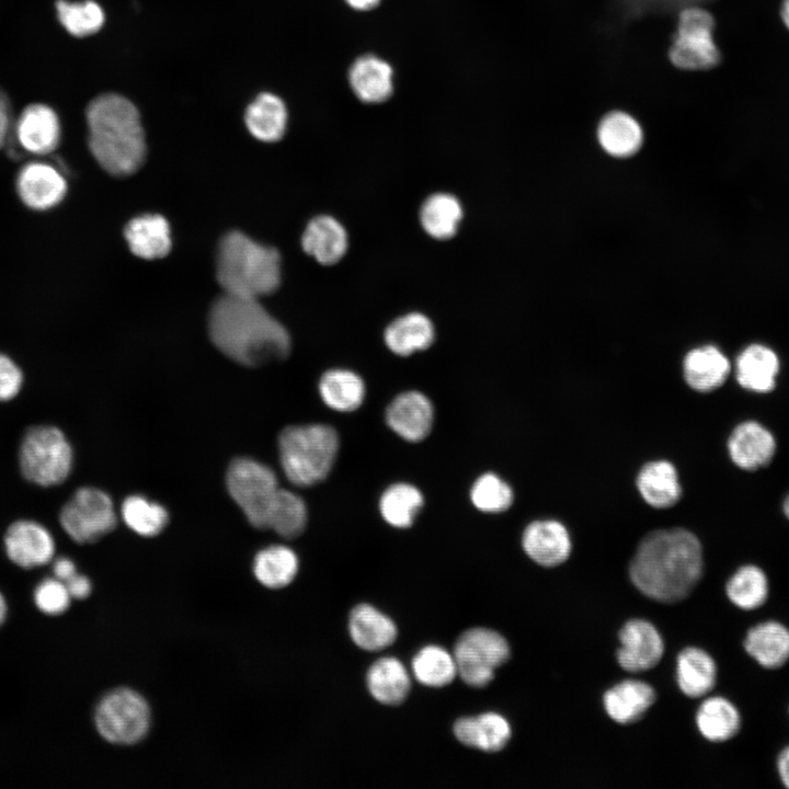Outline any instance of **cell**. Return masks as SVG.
<instances>
[{
    "mask_svg": "<svg viewBox=\"0 0 789 789\" xmlns=\"http://www.w3.org/2000/svg\"><path fill=\"white\" fill-rule=\"evenodd\" d=\"M704 569L699 539L684 528L649 533L630 562L633 585L661 603L685 599L699 583Z\"/></svg>",
    "mask_w": 789,
    "mask_h": 789,
    "instance_id": "obj_1",
    "label": "cell"
},
{
    "mask_svg": "<svg viewBox=\"0 0 789 789\" xmlns=\"http://www.w3.org/2000/svg\"><path fill=\"white\" fill-rule=\"evenodd\" d=\"M209 336L216 347L247 366L282 361L290 353V336L256 298L224 294L211 306Z\"/></svg>",
    "mask_w": 789,
    "mask_h": 789,
    "instance_id": "obj_2",
    "label": "cell"
},
{
    "mask_svg": "<svg viewBox=\"0 0 789 789\" xmlns=\"http://www.w3.org/2000/svg\"><path fill=\"white\" fill-rule=\"evenodd\" d=\"M89 147L99 164L111 175L135 173L146 158V139L136 106L125 96L105 93L87 108Z\"/></svg>",
    "mask_w": 789,
    "mask_h": 789,
    "instance_id": "obj_3",
    "label": "cell"
},
{
    "mask_svg": "<svg viewBox=\"0 0 789 789\" xmlns=\"http://www.w3.org/2000/svg\"><path fill=\"white\" fill-rule=\"evenodd\" d=\"M216 276L226 294L259 299L281 286V253L242 232L231 231L219 242Z\"/></svg>",
    "mask_w": 789,
    "mask_h": 789,
    "instance_id": "obj_4",
    "label": "cell"
},
{
    "mask_svg": "<svg viewBox=\"0 0 789 789\" xmlns=\"http://www.w3.org/2000/svg\"><path fill=\"white\" fill-rule=\"evenodd\" d=\"M279 459L287 479L298 487L327 478L339 450L335 430L324 424L293 425L278 439Z\"/></svg>",
    "mask_w": 789,
    "mask_h": 789,
    "instance_id": "obj_5",
    "label": "cell"
},
{
    "mask_svg": "<svg viewBox=\"0 0 789 789\" xmlns=\"http://www.w3.org/2000/svg\"><path fill=\"white\" fill-rule=\"evenodd\" d=\"M94 724L106 742L128 746L142 741L151 727L147 700L130 688H116L105 694L94 710Z\"/></svg>",
    "mask_w": 789,
    "mask_h": 789,
    "instance_id": "obj_6",
    "label": "cell"
},
{
    "mask_svg": "<svg viewBox=\"0 0 789 789\" xmlns=\"http://www.w3.org/2000/svg\"><path fill=\"white\" fill-rule=\"evenodd\" d=\"M22 474L28 481L52 487L69 476L72 450L61 431L54 426L31 427L24 435L19 453Z\"/></svg>",
    "mask_w": 789,
    "mask_h": 789,
    "instance_id": "obj_7",
    "label": "cell"
},
{
    "mask_svg": "<svg viewBox=\"0 0 789 789\" xmlns=\"http://www.w3.org/2000/svg\"><path fill=\"white\" fill-rule=\"evenodd\" d=\"M227 488L249 523L267 529L281 488L274 471L249 458L235 459L227 471Z\"/></svg>",
    "mask_w": 789,
    "mask_h": 789,
    "instance_id": "obj_8",
    "label": "cell"
},
{
    "mask_svg": "<svg viewBox=\"0 0 789 789\" xmlns=\"http://www.w3.org/2000/svg\"><path fill=\"white\" fill-rule=\"evenodd\" d=\"M714 19L699 7L679 12L675 35L668 49L672 64L683 70H708L716 67L720 50L713 39Z\"/></svg>",
    "mask_w": 789,
    "mask_h": 789,
    "instance_id": "obj_9",
    "label": "cell"
},
{
    "mask_svg": "<svg viewBox=\"0 0 789 789\" xmlns=\"http://www.w3.org/2000/svg\"><path fill=\"white\" fill-rule=\"evenodd\" d=\"M453 655L462 682L481 688L492 682L495 670L510 659V645L494 630L472 628L458 638Z\"/></svg>",
    "mask_w": 789,
    "mask_h": 789,
    "instance_id": "obj_10",
    "label": "cell"
},
{
    "mask_svg": "<svg viewBox=\"0 0 789 789\" xmlns=\"http://www.w3.org/2000/svg\"><path fill=\"white\" fill-rule=\"evenodd\" d=\"M60 524L77 544H91L110 531L117 517L111 498L95 488H81L64 505Z\"/></svg>",
    "mask_w": 789,
    "mask_h": 789,
    "instance_id": "obj_11",
    "label": "cell"
},
{
    "mask_svg": "<svg viewBox=\"0 0 789 789\" xmlns=\"http://www.w3.org/2000/svg\"><path fill=\"white\" fill-rule=\"evenodd\" d=\"M302 252L321 266L340 263L350 249V233L334 215L319 213L309 218L300 236Z\"/></svg>",
    "mask_w": 789,
    "mask_h": 789,
    "instance_id": "obj_12",
    "label": "cell"
},
{
    "mask_svg": "<svg viewBox=\"0 0 789 789\" xmlns=\"http://www.w3.org/2000/svg\"><path fill=\"white\" fill-rule=\"evenodd\" d=\"M617 661L630 673L653 668L662 659L664 642L658 629L648 620L631 619L619 631Z\"/></svg>",
    "mask_w": 789,
    "mask_h": 789,
    "instance_id": "obj_13",
    "label": "cell"
},
{
    "mask_svg": "<svg viewBox=\"0 0 789 789\" xmlns=\"http://www.w3.org/2000/svg\"><path fill=\"white\" fill-rule=\"evenodd\" d=\"M8 558L18 567L33 569L49 563L55 554V541L43 525L27 519L11 524L3 538Z\"/></svg>",
    "mask_w": 789,
    "mask_h": 789,
    "instance_id": "obj_14",
    "label": "cell"
},
{
    "mask_svg": "<svg viewBox=\"0 0 789 789\" xmlns=\"http://www.w3.org/2000/svg\"><path fill=\"white\" fill-rule=\"evenodd\" d=\"M16 191L22 203L28 208L47 210L64 199L67 193V182L52 164L33 161L20 170L16 178Z\"/></svg>",
    "mask_w": 789,
    "mask_h": 789,
    "instance_id": "obj_15",
    "label": "cell"
},
{
    "mask_svg": "<svg viewBox=\"0 0 789 789\" xmlns=\"http://www.w3.org/2000/svg\"><path fill=\"white\" fill-rule=\"evenodd\" d=\"M776 449L774 434L754 420L737 424L728 439L731 460L735 466L747 471L767 466L773 460Z\"/></svg>",
    "mask_w": 789,
    "mask_h": 789,
    "instance_id": "obj_16",
    "label": "cell"
},
{
    "mask_svg": "<svg viewBox=\"0 0 789 789\" xmlns=\"http://www.w3.org/2000/svg\"><path fill=\"white\" fill-rule=\"evenodd\" d=\"M465 215L461 199L449 191H434L427 194L418 209V220L422 231L438 242L449 241L458 235Z\"/></svg>",
    "mask_w": 789,
    "mask_h": 789,
    "instance_id": "obj_17",
    "label": "cell"
},
{
    "mask_svg": "<svg viewBox=\"0 0 789 789\" xmlns=\"http://www.w3.org/2000/svg\"><path fill=\"white\" fill-rule=\"evenodd\" d=\"M435 324L421 310H409L393 317L385 327L382 338L387 348L398 356H410L427 350L435 340Z\"/></svg>",
    "mask_w": 789,
    "mask_h": 789,
    "instance_id": "obj_18",
    "label": "cell"
},
{
    "mask_svg": "<svg viewBox=\"0 0 789 789\" xmlns=\"http://www.w3.org/2000/svg\"><path fill=\"white\" fill-rule=\"evenodd\" d=\"M433 415L431 401L419 391L400 393L386 411L389 427L409 442H420L428 435Z\"/></svg>",
    "mask_w": 789,
    "mask_h": 789,
    "instance_id": "obj_19",
    "label": "cell"
},
{
    "mask_svg": "<svg viewBox=\"0 0 789 789\" xmlns=\"http://www.w3.org/2000/svg\"><path fill=\"white\" fill-rule=\"evenodd\" d=\"M522 545L533 561L547 568L563 563L571 553L569 533L557 521L530 523L524 530Z\"/></svg>",
    "mask_w": 789,
    "mask_h": 789,
    "instance_id": "obj_20",
    "label": "cell"
},
{
    "mask_svg": "<svg viewBox=\"0 0 789 789\" xmlns=\"http://www.w3.org/2000/svg\"><path fill=\"white\" fill-rule=\"evenodd\" d=\"M16 138L21 147L33 155L53 152L60 140L57 114L45 104H31L18 121Z\"/></svg>",
    "mask_w": 789,
    "mask_h": 789,
    "instance_id": "obj_21",
    "label": "cell"
},
{
    "mask_svg": "<svg viewBox=\"0 0 789 789\" xmlns=\"http://www.w3.org/2000/svg\"><path fill=\"white\" fill-rule=\"evenodd\" d=\"M348 82L359 101L367 104L384 103L393 93V70L386 60L366 54L352 64Z\"/></svg>",
    "mask_w": 789,
    "mask_h": 789,
    "instance_id": "obj_22",
    "label": "cell"
},
{
    "mask_svg": "<svg viewBox=\"0 0 789 789\" xmlns=\"http://www.w3.org/2000/svg\"><path fill=\"white\" fill-rule=\"evenodd\" d=\"M779 370L778 355L759 343L746 346L735 361L736 381L743 389L755 393L773 391Z\"/></svg>",
    "mask_w": 789,
    "mask_h": 789,
    "instance_id": "obj_23",
    "label": "cell"
},
{
    "mask_svg": "<svg viewBox=\"0 0 789 789\" xmlns=\"http://www.w3.org/2000/svg\"><path fill=\"white\" fill-rule=\"evenodd\" d=\"M453 731L461 744L489 753L503 750L512 734L508 721L496 712L460 718Z\"/></svg>",
    "mask_w": 789,
    "mask_h": 789,
    "instance_id": "obj_24",
    "label": "cell"
},
{
    "mask_svg": "<svg viewBox=\"0 0 789 789\" xmlns=\"http://www.w3.org/2000/svg\"><path fill=\"white\" fill-rule=\"evenodd\" d=\"M743 644L746 653L765 668H779L789 660V629L779 621L766 620L753 626Z\"/></svg>",
    "mask_w": 789,
    "mask_h": 789,
    "instance_id": "obj_25",
    "label": "cell"
},
{
    "mask_svg": "<svg viewBox=\"0 0 789 789\" xmlns=\"http://www.w3.org/2000/svg\"><path fill=\"white\" fill-rule=\"evenodd\" d=\"M655 700L656 695L652 686L636 679L620 682L608 689L603 698L607 714L620 724L641 720Z\"/></svg>",
    "mask_w": 789,
    "mask_h": 789,
    "instance_id": "obj_26",
    "label": "cell"
},
{
    "mask_svg": "<svg viewBox=\"0 0 789 789\" xmlns=\"http://www.w3.org/2000/svg\"><path fill=\"white\" fill-rule=\"evenodd\" d=\"M348 632L358 648L375 652L391 645L398 629L391 618L374 606L359 604L350 614Z\"/></svg>",
    "mask_w": 789,
    "mask_h": 789,
    "instance_id": "obj_27",
    "label": "cell"
},
{
    "mask_svg": "<svg viewBox=\"0 0 789 789\" xmlns=\"http://www.w3.org/2000/svg\"><path fill=\"white\" fill-rule=\"evenodd\" d=\"M731 370L729 358L716 346L691 350L684 359V376L690 388L709 392L721 387Z\"/></svg>",
    "mask_w": 789,
    "mask_h": 789,
    "instance_id": "obj_28",
    "label": "cell"
},
{
    "mask_svg": "<svg viewBox=\"0 0 789 789\" xmlns=\"http://www.w3.org/2000/svg\"><path fill=\"white\" fill-rule=\"evenodd\" d=\"M130 251L145 260L161 259L170 252V227L160 215H142L133 218L124 229Z\"/></svg>",
    "mask_w": 789,
    "mask_h": 789,
    "instance_id": "obj_29",
    "label": "cell"
},
{
    "mask_svg": "<svg viewBox=\"0 0 789 789\" xmlns=\"http://www.w3.org/2000/svg\"><path fill=\"white\" fill-rule=\"evenodd\" d=\"M676 679L681 691L690 698L710 693L717 682V664L705 650L696 647L683 649L676 662Z\"/></svg>",
    "mask_w": 789,
    "mask_h": 789,
    "instance_id": "obj_30",
    "label": "cell"
},
{
    "mask_svg": "<svg viewBox=\"0 0 789 789\" xmlns=\"http://www.w3.org/2000/svg\"><path fill=\"white\" fill-rule=\"evenodd\" d=\"M244 121L253 137L264 142H275L286 133L288 112L281 98L263 92L247 107Z\"/></svg>",
    "mask_w": 789,
    "mask_h": 789,
    "instance_id": "obj_31",
    "label": "cell"
},
{
    "mask_svg": "<svg viewBox=\"0 0 789 789\" xmlns=\"http://www.w3.org/2000/svg\"><path fill=\"white\" fill-rule=\"evenodd\" d=\"M366 683L374 699L387 706L404 701L411 687L408 670L392 656L374 662L367 672Z\"/></svg>",
    "mask_w": 789,
    "mask_h": 789,
    "instance_id": "obj_32",
    "label": "cell"
},
{
    "mask_svg": "<svg viewBox=\"0 0 789 789\" xmlns=\"http://www.w3.org/2000/svg\"><path fill=\"white\" fill-rule=\"evenodd\" d=\"M597 138L607 153L625 158L640 149L643 133L640 124L630 114L614 111L606 114L599 122Z\"/></svg>",
    "mask_w": 789,
    "mask_h": 789,
    "instance_id": "obj_33",
    "label": "cell"
},
{
    "mask_svg": "<svg viewBox=\"0 0 789 789\" xmlns=\"http://www.w3.org/2000/svg\"><path fill=\"white\" fill-rule=\"evenodd\" d=\"M637 487L643 500L656 508L673 506L682 493L676 469L665 460L647 464L638 474Z\"/></svg>",
    "mask_w": 789,
    "mask_h": 789,
    "instance_id": "obj_34",
    "label": "cell"
},
{
    "mask_svg": "<svg viewBox=\"0 0 789 789\" xmlns=\"http://www.w3.org/2000/svg\"><path fill=\"white\" fill-rule=\"evenodd\" d=\"M700 734L710 742L720 743L734 737L741 727V716L733 702L721 696L707 698L696 713Z\"/></svg>",
    "mask_w": 789,
    "mask_h": 789,
    "instance_id": "obj_35",
    "label": "cell"
},
{
    "mask_svg": "<svg viewBox=\"0 0 789 789\" xmlns=\"http://www.w3.org/2000/svg\"><path fill=\"white\" fill-rule=\"evenodd\" d=\"M299 569L297 554L282 545L266 547L259 551L253 561V574L265 587L276 590L289 585Z\"/></svg>",
    "mask_w": 789,
    "mask_h": 789,
    "instance_id": "obj_36",
    "label": "cell"
},
{
    "mask_svg": "<svg viewBox=\"0 0 789 789\" xmlns=\"http://www.w3.org/2000/svg\"><path fill=\"white\" fill-rule=\"evenodd\" d=\"M319 392L329 408L340 412H351L362 404L365 385L354 371L330 369L320 379Z\"/></svg>",
    "mask_w": 789,
    "mask_h": 789,
    "instance_id": "obj_37",
    "label": "cell"
},
{
    "mask_svg": "<svg viewBox=\"0 0 789 789\" xmlns=\"http://www.w3.org/2000/svg\"><path fill=\"white\" fill-rule=\"evenodd\" d=\"M725 593L734 606L743 610H754L763 606L768 597L767 575L755 564H744L729 578Z\"/></svg>",
    "mask_w": 789,
    "mask_h": 789,
    "instance_id": "obj_38",
    "label": "cell"
},
{
    "mask_svg": "<svg viewBox=\"0 0 789 789\" xmlns=\"http://www.w3.org/2000/svg\"><path fill=\"white\" fill-rule=\"evenodd\" d=\"M411 665L415 679L427 687H444L457 676L454 655L438 645L431 644L419 650Z\"/></svg>",
    "mask_w": 789,
    "mask_h": 789,
    "instance_id": "obj_39",
    "label": "cell"
},
{
    "mask_svg": "<svg viewBox=\"0 0 789 789\" xmlns=\"http://www.w3.org/2000/svg\"><path fill=\"white\" fill-rule=\"evenodd\" d=\"M423 505V495L409 483H396L386 489L379 501L382 518L398 528L409 527Z\"/></svg>",
    "mask_w": 789,
    "mask_h": 789,
    "instance_id": "obj_40",
    "label": "cell"
},
{
    "mask_svg": "<svg viewBox=\"0 0 789 789\" xmlns=\"http://www.w3.org/2000/svg\"><path fill=\"white\" fill-rule=\"evenodd\" d=\"M122 515L132 530L145 537L158 535L168 523L164 507L140 495H132L124 501Z\"/></svg>",
    "mask_w": 789,
    "mask_h": 789,
    "instance_id": "obj_41",
    "label": "cell"
},
{
    "mask_svg": "<svg viewBox=\"0 0 789 789\" xmlns=\"http://www.w3.org/2000/svg\"><path fill=\"white\" fill-rule=\"evenodd\" d=\"M307 524V507L297 494L281 489L270 516L267 529L279 536L291 539L299 536Z\"/></svg>",
    "mask_w": 789,
    "mask_h": 789,
    "instance_id": "obj_42",
    "label": "cell"
},
{
    "mask_svg": "<svg viewBox=\"0 0 789 789\" xmlns=\"http://www.w3.org/2000/svg\"><path fill=\"white\" fill-rule=\"evenodd\" d=\"M57 15L62 26L78 37L96 33L104 23L102 8L92 0L83 2H68L59 0L56 3Z\"/></svg>",
    "mask_w": 789,
    "mask_h": 789,
    "instance_id": "obj_43",
    "label": "cell"
},
{
    "mask_svg": "<svg viewBox=\"0 0 789 789\" xmlns=\"http://www.w3.org/2000/svg\"><path fill=\"white\" fill-rule=\"evenodd\" d=\"M470 498L473 505L487 513L507 510L513 502V492L507 483L494 473H484L472 485Z\"/></svg>",
    "mask_w": 789,
    "mask_h": 789,
    "instance_id": "obj_44",
    "label": "cell"
},
{
    "mask_svg": "<svg viewBox=\"0 0 789 789\" xmlns=\"http://www.w3.org/2000/svg\"><path fill=\"white\" fill-rule=\"evenodd\" d=\"M71 599L66 584L56 578L43 580L36 585L33 593V601L37 609L49 616L64 614L69 608Z\"/></svg>",
    "mask_w": 789,
    "mask_h": 789,
    "instance_id": "obj_45",
    "label": "cell"
},
{
    "mask_svg": "<svg viewBox=\"0 0 789 789\" xmlns=\"http://www.w3.org/2000/svg\"><path fill=\"white\" fill-rule=\"evenodd\" d=\"M23 382L19 366L7 355L0 353V401L14 398Z\"/></svg>",
    "mask_w": 789,
    "mask_h": 789,
    "instance_id": "obj_46",
    "label": "cell"
},
{
    "mask_svg": "<svg viewBox=\"0 0 789 789\" xmlns=\"http://www.w3.org/2000/svg\"><path fill=\"white\" fill-rule=\"evenodd\" d=\"M65 584L70 593V596L75 599H84L92 591V584L89 578L78 573Z\"/></svg>",
    "mask_w": 789,
    "mask_h": 789,
    "instance_id": "obj_47",
    "label": "cell"
},
{
    "mask_svg": "<svg viewBox=\"0 0 789 789\" xmlns=\"http://www.w3.org/2000/svg\"><path fill=\"white\" fill-rule=\"evenodd\" d=\"M54 578L66 583L77 574L76 564L67 557H60L53 564Z\"/></svg>",
    "mask_w": 789,
    "mask_h": 789,
    "instance_id": "obj_48",
    "label": "cell"
},
{
    "mask_svg": "<svg viewBox=\"0 0 789 789\" xmlns=\"http://www.w3.org/2000/svg\"><path fill=\"white\" fill-rule=\"evenodd\" d=\"M776 765L781 782L789 789V745L780 751Z\"/></svg>",
    "mask_w": 789,
    "mask_h": 789,
    "instance_id": "obj_49",
    "label": "cell"
},
{
    "mask_svg": "<svg viewBox=\"0 0 789 789\" xmlns=\"http://www.w3.org/2000/svg\"><path fill=\"white\" fill-rule=\"evenodd\" d=\"M9 128L10 115L8 112V107L5 103L0 100V147H2L7 140Z\"/></svg>",
    "mask_w": 789,
    "mask_h": 789,
    "instance_id": "obj_50",
    "label": "cell"
},
{
    "mask_svg": "<svg viewBox=\"0 0 789 789\" xmlns=\"http://www.w3.org/2000/svg\"><path fill=\"white\" fill-rule=\"evenodd\" d=\"M351 8L367 11L376 8L380 0H344Z\"/></svg>",
    "mask_w": 789,
    "mask_h": 789,
    "instance_id": "obj_51",
    "label": "cell"
},
{
    "mask_svg": "<svg viewBox=\"0 0 789 789\" xmlns=\"http://www.w3.org/2000/svg\"><path fill=\"white\" fill-rule=\"evenodd\" d=\"M780 18L785 26L789 30V0H782L780 5Z\"/></svg>",
    "mask_w": 789,
    "mask_h": 789,
    "instance_id": "obj_52",
    "label": "cell"
},
{
    "mask_svg": "<svg viewBox=\"0 0 789 789\" xmlns=\"http://www.w3.org/2000/svg\"><path fill=\"white\" fill-rule=\"evenodd\" d=\"M7 616H8V604H7L4 596L0 592V627L5 621Z\"/></svg>",
    "mask_w": 789,
    "mask_h": 789,
    "instance_id": "obj_53",
    "label": "cell"
},
{
    "mask_svg": "<svg viewBox=\"0 0 789 789\" xmlns=\"http://www.w3.org/2000/svg\"><path fill=\"white\" fill-rule=\"evenodd\" d=\"M782 512L785 516L789 519V494L784 500Z\"/></svg>",
    "mask_w": 789,
    "mask_h": 789,
    "instance_id": "obj_54",
    "label": "cell"
}]
</instances>
